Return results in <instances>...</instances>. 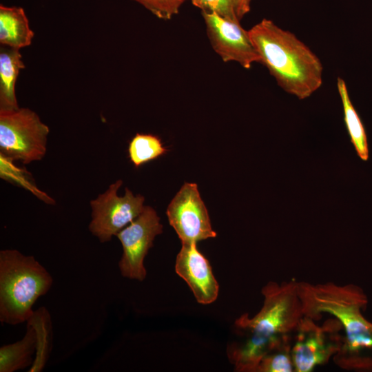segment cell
Here are the masks:
<instances>
[{
  "instance_id": "2e32d148",
  "label": "cell",
  "mask_w": 372,
  "mask_h": 372,
  "mask_svg": "<svg viewBox=\"0 0 372 372\" xmlns=\"http://www.w3.org/2000/svg\"><path fill=\"white\" fill-rule=\"evenodd\" d=\"M337 88L342 103L344 123L351 141L358 156L367 161L369 156L367 136L364 126L349 97L345 81L337 79Z\"/></svg>"
},
{
  "instance_id": "5bb4252c",
  "label": "cell",
  "mask_w": 372,
  "mask_h": 372,
  "mask_svg": "<svg viewBox=\"0 0 372 372\" xmlns=\"http://www.w3.org/2000/svg\"><path fill=\"white\" fill-rule=\"evenodd\" d=\"M35 352V332L27 323L25 333L20 340L1 347L0 372H14L31 366Z\"/></svg>"
},
{
  "instance_id": "9a60e30c",
  "label": "cell",
  "mask_w": 372,
  "mask_h": 372,
  "mask_svg": "<svg viewBox=\"0 0 372 372\" xmlns=\"http://www.w3.org/2000/svg\"><path fill=\"white\" fill-rule=\"evenodd\" d=\"M34 330L36 337L35 358L28 372H41L49 359L52 349V322L50 314L45 307L34 310L26 322Z\"/></svg>"
},
{
  "instance_id": "8fae6325",
  "label": "cell",
  "mask_w": 372,
  "mask_h": 372,
  "mask_svg": "<svg viewBox=\"0 0 372 372\" xmlns=\"http://www.w3.org/2000/svg\"><path fill=\"white\" fill-rule=\"evenodd\" d=\"M196 242L182 243L175 262V271L188 285L198 303L214 302L219 285L208 260L198 250Z\"/></svg>"
},
{
  "instance_id": "277c9868",
  "label": "cell",
  "mask_w": 372,
  "mask_h": 372,
  "mask_svg": "<svg viewBox=\"0 0 372 372\" xmlns=\"http://www.w3.org/2000/svg\"><path fill=\"white\" fill-rule=\"evenodd\" d=\"M262 293L265 299L260 311L253 318L245 313L235 324L246 335L262 340L273 349L295 332L303 317L298 282L279 285L270 281L262 288Z\"/></svg>"
},
{
  "instance_id": "4fadbf2b",
  "label": "cell",
  "mask_w": 372,
  "mask_h": 372,
  "mask_svg": "<svg viewBox=\"0 0 372 372\" xmlns=\"http://www.w3.org/2000/svg\"><path fill=\"white\" fill-rule=\"evenodd\" d=\"M25 68L20 50L3 46L0 50V111L19 108L15 93L16 82Z\"/></svg>"
},
{
  "instance_id": "d6986e66",
  "label": "cell",
  "mask_w": 372,
  "mask_h": 372,
  "mask_svg": "<svg viewBox=\"0 0 372 372\" xmlns=\"http://www.w3.org/2000/svg\"><path fill=\"white\" fill-rule=\"evenodd\" d=\"M192 2L202 11L215 13L226 19L240 22L232 0H192Z\"/></svg>"
},
{
  "instance_id": "ac0fdd59",
  "label": "cell",
  "mask_w": 372,
  "mask_h": 372,
  "mask_svg": "<svg viewBox=\"0 0 372 372\" xmlns=\"http://www.w3.org/2000/svg\"><path fill=\"white\" fill-rule=\"evenodd\" d=\"M291 335L286 337L261 360L257 372L295 371L291 356Z\"/></svg>"
},
{
  "instance_id": "6da1fadb",
  "label": "cell",
  "mask_w": 372,
  "mask_h": 372,
  "mask_svg": "<svg viewBox=\"0 0 372 372\" xmlns=\"http://www.w3.org/2000/svg\"><path fill=\"white\" fill-rule=\"evenodd\" d=\"M298 293L304 316L316 321L327 313L340 322L344 335L335 363L344 369L372 371V322L362 313L368 303L363 289L353 284L298 282Z\"/></svg>"
},
{
  "instance_id": "9c48e42d",
  "label": "cell",
  "mask_w": 372,
  "mask_h": 372,
  "mask_svg": "<svg viewBox=\"0 0 372 372\" xmlns=\"http://www.w3.org/2000/svg\"><path fill=\"white\" fill-rule=\"evenodd\" d=\"M166 213L182 243H197L216 236L196 183H185L171 200Z\"/></svg>"
},
{
  "instance_id": "5b68a950",
  "label": "cell",
  "mask_w": 372,
  "mask_h": 372,
  "mask_svg": "<svg viewBox=\"0 0 372 372\" xmlns=\"http://www.w3.org/2000/svg\"><path fill=\"white\" fill-rule=\"evenodd\" d=\"M50 129L26 107L0 111L1 155L23 164L41 160L46 153Z\"/></svg>"
},
{
  "instance_id": "e0dca14e",
  "label": "cell",
  "mask_w": 372,
  "mask_h": 372,
  "mask_svg": "<svg viewBox=\"0 0 372 372\" xmlns=\"http://www.w3.org/2000/svg\"><path fill=\"white\" fill-rule=\"evenodd\" d=\"M167 151L159 137L149 134H136L128 146L130 160L137 168L165 154Z\"/></svg>"
},
{
  "instance_id": "44dd1931",
  "label": "cell",
  "mask_w": 372,
  "mask_h": 372,
  "mask_svg": "<svg viewBox=\"0 0 372 372\" xmlns=\"http://www.w3.org/2000/svg\"><path fill=\"white\" fill-rule=\"evenodd\" d=\"M236 15L240 20L250 10L251 0H232Z\"/></svg>"
},
{
  "instance_id": "52a82bcc",
  "label": "cell",
  "mask_w": 372,
  "mask_h": 372,
  "mask_svg": "<svg viewBox=\"0 0 372 372\" xmlns=\"http://www.w3.org/2000/svg\"><path fill=\"white\" fill-rule=\"evenodd\" d=\"M122 184L121 180H116L90 201L92 220L89 230L102 243L110 241L112 236H116L144 209L143 196H134L127 187L123 196L117 195Z\"/></svg>"
},
{
  "instance_id": "7a4b0ae2",
  "label": "cell",
  "mask_w": 372,
  "mask_h": 372,
  "mask_svg": "<svg viewBox=\"0 0 372 372\" xmlns=\"http://www.w3.org/2000/svg\"><path fill=\"white\" fill-rule=\"evenodd\" d=\"M248 33L260 63L284 91L303 100L322 86V62L294 34L267 19Z\"/></svg>"
},
{
  "instance_id": "ffe728a7",
  "label": "cell",
  "mask_w": 372,
  "mask_h": 372,
  "mask_svg": "<svg viewBox=\"0 0 372 372\" xmlns=\"http://www.w3.org/2000/svg\"><path fill=\"white\" fill-rule=\"evenodd\" d=\"M143 6L156 17L168 20L178 13L185 0H133Z\"/></svg>"
},
{
  "instance_id": "30bf717a",
  "label": "cell",
  "mask_w": 372,
  "mask_h": 372,
  "mask_svg": "<svg viewBox=\"0 0 372 372\" xmlns=\"http://www.w3.org/2000/svg\"><path fill=\"white\" fill-rule=\"evenodd\" d=\"M202 14L211 46L223 61L237 62L245 69L260 63L248 30L243 29L240 22L212 12L202 11Z\"/></svg>"
},
{
  "instance_id": "3957f363",
  "label": "cell",
  "mask_w": 372,
  "mask_h": 372,
  "mask_svg": "<svg viewBox=\"0 0 372 372\" xmlns=\"http://www.w3.org/2000/svg\"><path fill=\"white\" fill-rule=\"evenodd\" d=\"M53 284L47 269L32 256L17 249L0 251V321L17 325L27 322L38 298Z\"/></svg>"
},
{
  "instance_id": "7c38bea8",
  "label": "cell",
  "mask_w": 372,
  "mask_h": 372,
  "mask_svg": "<svg viewBox=\"0 0 372 372\" xmlns=\"http://www.w3.org/2000/svg\"><path fill=\"white\" fill-rule=\"evenodd\" d=\"M34 32L21 7L0 6V43L20 50L31 45Z\"/></svg>"
},
{
  "instance_id": "8992f818",
  "label": "cell",
  "mask_w": 372,
  "mask_h": 372,
  "mask_svg": "<svg viewBox=\"0 0 372 372\" xmlns=\"http://www.w3.org/2000/svg\"><path fill=\"white\" fill-rule=\"evenodd\" d=\"M340 330L341 324L336 318L328 320L320 326L303 316L295 331L291 346L295 371H312L316 366L333 358L342 345Z\"/></svg>"
},
{
  "instance_id": "ba28073f",
  "label": "cell",
  "mask_w": 372,
  "mask_h": 372,
  "mask_svg": "<svg viewBox=\"0 0 372 372\" xmlns=\"http://www.w3.org/2000/svg\"><path fill=\"white\" fill-rule=\"evenodd\" d=\"M163 232V225L156 211L145 206L142 213L117 234L123 247L118 268L123 277L143 281L147 276L144 259L153 246L157 235Z\"/></svg>"
}]
</instances>
